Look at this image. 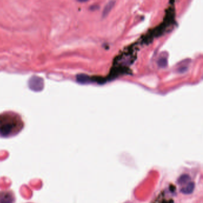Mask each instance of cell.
Returning a JSON list of instances; mask_svg holds the SVG:
<instances>
[{
    "instance_id": "1",
    "label": "cell",
    "mask_w": 203,
    "mask_h": 203,
    "mask_svg": "<svg viewBox=\"0 0 203 203\" xmlns=\"http://www.w3.org/2000/svg\"><path fill=\"white\" fill-rule=\"evenodd\" d=\"M24 127V122L18 113L5 111L0 114V137L8 138L18 135Z\"/></svg>"
},
{
    "instance_id": "2",
    "label": "cell",
    "mask_w": 203,
    "mask_h": 203,
    "mask_svg": "<svg viewBox=\"0 0 203 203\" xmlns=\"http://www.w3.org/2000/svg\"><path fill=\"white\" fill-rule=\"evenodd\" d=\"M15 197L11 191H4L0 192V203H14Z\"/></svg>"
},
{
    "instance_id": "3",
    "label": "cell",
    "mask_w": 203,
    "mask_h": 203,
    "mask_svg": "<svg viewBox=\"0 0 203 203\" xmlns=\"http://www.w3.org/2000/svg\"><path fill=\"white\" fill-rule=\"evenodd\" d=\"M195 188V184L193 182H189L186 186L183 188L181 190V192L184 194H191L194 191Z\"/></svg>"
},
{
    "instance_id": "4",
    "label": "cell",
    "mask_w": 203,
    "mask_h": 203,
    "mask_svg": "<svg viewBox=\"0 0 203 203\" xmlns=\"http://www.w3.org/2000/svg\"><path fill=\"white\" fill-rule=\"evenodd\" d=\"M115 3H116L115 1H111L105 6V7H104V9L103 10V15L102 16H103V17H105L107 16L109 14V13L111 12V9L114 7Z\"/></svg>"
},
{
    "instance_id": "5",
    "label": "cell",
    "mask_w": 203,
    "mask_h": 203,
    "mask_svg": "<svg viewBox=\"0 0 203 203\" xmlns=\"http://www.w3.org/2000/svg\"><path fill=\"white\" fill-rule=\"evenodd\" d=\"M190 180V177L188 175L186 174H184L182 175H181L178 179V183L179 185H184L188 182H189V181Z\"/></svg>"
},
{
    "instance_id": "6",
    "label": "cell",
    "mask_w": 203,
    "mask_h": 203,
    "mask_svg": "<svg viewBox=\"0 0 203 203\" xmlns=\"http://www.w3.org/2000/svg\"><path fill=\"white\" fill-rule=\"evenodd\" d=\"M77 80L79 82L81 83H89V78L88 75H86V74H81L78 75Z\"/></svg>"
},
{
    "instance_id": "7",
    "label": "cell",
    "mask_w": 203,
    "mask_h": 203,
    "mask_svg": "<svg viewBox=\"0 0 203 203\" xmlns=\"http://www.w3.org/2000/svg\"><path fill=\"white\" fill-rule=\"evenodd\" d=\"M158 65L160 67H166L167 65V61L166 58H160L158 61Z\"/></svg>"
}]
</instances>
